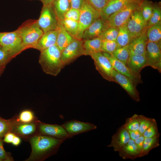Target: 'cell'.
Segmentation results:
<instances>
[{"label":"cell","instance_id":"6da1fadb","mask_svg":"<svg viewBox=\"0 0 161 161\" xmlns=\"http://www.w3.org/2000/svg\"><path fill=\"white\" fill-rule=\"evenodd\" d=\"M64 140L46 135H38L30 139L32 151L27 160L44 159L56 152Z\"/></svg>","mask_w":161,"mask_h":161},{"label":"cell","instance_id":"7a4b0ae2","mask_svg":"<svg viewBox=\"0 0 161 161\" xmlns=\"http://www.w3.org/2000/svg\"><path fill=\"white\" fill-rule=\"evenodd\" d=\"M40 52L39 62L43 71L47 74L57 75L64 66L59 49L55 44Z\"/></svg>","mask_w":161,"mask_h":161},{"label":"cell","instance_id":"3957f363","mask_svg":"<svg viewBox=\"0 0 161 161\" xmlns=\"http://www.w3.org/2000/svg\"><path fill=\"white\" fill-rule=\"evenodd\" d=\"M26 49L35 48L44 32L38 25L37 20H28L16 30Z\"/></svg>","mask_w":161,"mask_h":161},{"label":"cell","instance_id":"277c9868","mask_svg":"<svg viewBox=\"0 0 161 161\" xmlns=\"http://www.w3.org/2000/svg\"><path fill=\"white\" fill-rule=\"evenodd\" d=\"M0 46L12 58L26 49L16 30L11 32H0Z\"/></svg>","mask_w":161,"mask_h":161},{"label":"cell","instance_id":"5b68a950","mask_svg":"<svg viewBox=\"0 0 161 161\" xmlns=\"http://www.w3.org/2000/svg\"><path fill=\"white\" fill-rule=\"evenodd\" d=\"M80 10L78 30L75 38L82 40L84 31L100 16L99 12L85 1Z\"/></svg>","mask_w":161,"mask_h":161},{"label":"cell","instance_id":"8992f818","mask_svg":"<svg viewBox=\"0 0 161 161\" xmlns=\"http://www.w3.org/2000/svg\"><path fill=\"white\" fill-rule=\"evenodd\" d=\"M143 0H135L111 15L106 20L109 27H118L126 23Z\"/></svg>","mask_w":161,"mask_h":161},{"label":"cell","instance_id":"52a82bcc","mask_svg":"<svg viewBox=\"0 0 161 161\" xmlns=\"http://www.w3.org/2000/svg\"><path fill=\"white\" fill-rule=\"evenodd\" d=\"M38 25L44 33L56 30L58 20L53 9L52 5H43L39 19Z\"/></svg>","mask_w":161,"mask_h":161},{"label":"cell","instance_id":"ba28073f","mask_svg":"<svg viewBox=\"0 0 161 161\" xmlns=\"http://www.w3.org/2000/svg\"><path fill=\"white\" fill-rule=\"evenodd\" d=\"M83 55H84L83 40L74 38L62 51L61 60L65 66Z\"/></svg>","mask_w":161,"mask_h":161},{"label":"cell","instance_id":"9c48e42d","mask_svg":"<svg viewBox=\"0 0 161 161\" xmlns=\"http://www.w3.org/2000/svg\"><path fill=\"white\" fill-rule=\"evenodd\" d=\"M89 55L93 60L96 69L102 77L113 82L112 75L114 68L109 59L102 52H93Z\"/></svg>","mask_w":161,"mask_h":161},{"label":"cell","instance_id":"30bf717a","mask_svg":"<svg viewBox=\"0 0 161 161\" xmlns=\"http://www.w3.org/2000/svg\"><path fill=\"white\" fill-rule=\"evenodd\" d=\"M145 55L147 66H150L161 71V42L148 41L146 46Z\"/></svg>","mask_w":161,"mask_h":161},{"label":"cell","instance_id":"8fae6325","mask_svg":"<svg viewBox=\"0 0 161 161\" xmlns=\"http://www.w3.org/2000/svg\"><path fill=\"white\" fill-rule=\"evenodd\" d=\"M112 75L113 82L120 85L133 100L137 102L140 101L139 92L136 88V84L131 79L114 69L113 70Z\"/></svg>","mask_w":161,"mask_h":161},{"label":"cell","instance_id":"7c38bea8","mask_svg":"<svg viewBox=\"0 0 161 161\" xmlns=\"http://www.w3.org/2000/svg\"><path fill=\"white\" fill-rule=\"evenodd\" d=\"M126 24L132 38L139 36L147 28L139 8L132 13Z\"/></svg>","mask_w":161,"mask_h":161},{"label":"cell","instance_id":"4fadbf2b","mask_svg":"<svg viewBox=\"0 0 161 161\" xmlns=\"http://www.w3.org/2000/svg\"><path fill=\"white\" fill-rule=\"evenodd\" d=\"M62 126L67 133L69 138L79 134L96 129L97 127L93 124L76 120L66 121Z\"/></svg>","mask_w":161,"mask_h":161},{"label":"cell","instance_id":"5bb4252c","mask_svg":"<svg viewBox=\"0 0 161 161\" xmlns=\"http://www.w3.org/2000/svg\"><path fill=\"white\" fill-rule=\"evenodd\" d=\"M102 52L109 59L114 69L119 73L129 78L136 85L141 83V78L134 75L126 65L116 59L112 54L103 52Z\"/></svg>","mask_w":161,"mask_h":161},{"label":"cell","instance_id":"9a60e30c","mask_svg":"<svg viewBox=\"0 0 161 161\" xmlns=\"http://www.w3.org/2000/svg\"><path fill=\"white\" fill-rule=\"evenodd\" d=\"M109 27L106 20L100 17L94 21L84 31L82 40H85L99 37Z\"/></svg>","mask_w":161,"mask_h":161},{"label":"cell","instance_id":"2e32d148","mask_svg":"<svg viewBox=\"0 0 161 161\" xmlns=\"http://www.w3.org/2000/svg\"><path fill=\"white\" fill-rule=\"evenodd\" d=\"M39 129L41 134L65 140L69 137L66 130L61 125H50L40 123L38 126Z\"/></svg>","mask_w":161,"mask_h":161},{"label":"cell","instance_id":"e0dca14e","mask_svg":"<svg viewBox=\"0 0 161 161\" xmlns=\"http://www.w3.org/2000/svg\"><path fill=\"white\" fill-rule=\"evenodd\" d=\"M130 139L128 131L121 126L112 136L111 143L107 146L112 147L114 151L118 152L122 149Z\"/></svg>","mask_w":161,"mask_h":161},{"label":"cell","instance_id":"ac0fdd59","mask_svg":"<svg viewBox=\"0 0 161 161\" xmlns=\"http://www.w3.org/2000/svg\"><path fill=\"white\" fill-rule=\"evenodd\" d=\"M135 0H109L100 12V17L106 20L112 14Z\"/></svg>","mask_w":161,"mask_h":161},{"label":"cell","instance_id":"d6986e66","mask_svg":"<svg viewBox=\"0 0 161 161\" xmlns=\"http://www.w3.org/2000/svg\"><path fill=\"white\" fill-rule=\"evenodd\" d=\"M146 29L139 36L132 38L129 44L130 54L144 55L148 39Z\"/></svg>","mask_w":161,"mask_h":161},{"label":"cell","instance_id":"ffe728a7","mask_svg":"<svg viewBox=\"0 0 161 161\" xmlns=\"http://www.w3.org/2000/svg\"><path fill=\"white\" fill-rule=\"evenodd\" d=\"M127 66L134 75L141 78L140 72L144 67L147 66L145 55H135L130 54Z\"/></svg>","mask_w":161,"mask_h":161},{"label":"cell","instance_id":"44dd1931","mask_svg":"<svg viewBox=\"0 0 161 161\" xmlns=\"http://www.w3.org/2000/svg\"><path fill=\"white\" fill-rule=\"evenodd\" d=\"M58 33L57 30L44 33L34 49L41 52L56 44Z\"/></svg>","mask_w":161,"mask_h":161},{"label":"cell","instance_id":"7402d4cb","mask_svg":"<svg viewBox=\"0 0 161 161\" xmlns=\"http://www.w3.org/2000/svg\"><path fill=\"white\" fill-rule=\"evenodd\" d=\"M119 156L123 159L134 160L141 157L140 152L134 140L130 139L122 149L118 152Z\"/></svg>","mask_w":161,"mask_h":161},{"label":"cell","instance_id":"603a6c76","mask_svg":"<svg viewBox=\"0 0 161 161\" xmlns=\"http://www.w3.org/2000/svg\"><path fill=\"white\" fill-rule=\"evenodd\" d=\"M56 30L58 33L56 45L62 52L74 38L66 31L59 20Z\"/></svg>","mask_w":161,"mask_h":161},{"label":"cell","instance_id":"cb8c5ba5","mask_svg":"<svg viewBox=\"0 0 161 161\" xmlns=\"http://www.w3.org/2000/svg\"><path fill=\"white\" fill-rule=\"evenodd\" d=\"M52 5L59 21L64 18L66 13L71 8L70 0H54Z\"/></svg>","mask_w":161,"mask_h":161},{"label":"cell","instance_id":"d4e9b609","mask_svg":"<svg viewBox=\"0 0 161 161\" xmlns=\"http://www.w3.org/2000/svg\"><path fill=\"white\" fill-rule=\"evenodd\" d=\"M102 40L99 37L83 40L84 55H89L93 52H102Z\"/></svg>","mask_w":161,"mask_h":161},{"label":"cell","instance_id":"484cf974","mask_svg":"<svg viewBox=\"0 0 161 161\" xmlns=\"http://www.w3.org/2000/svg\"><path fill=\"white\" fill-rule=\"evenodd\" d=\"M36 129V125L33 123L20 122L16 125H13L12 131L20 135L27 136L33 134Z\"/></svg>","mask_w":161,"mask_h":161},{"label":"cell","instance_id":"4316f807","mask_svg":"<svg viewBox=\"0 0 161 161\" xmlns=\"http://www.w3.org/2000/svg\"><path fill=\"white\" fill-rule=\"evenodd\" d=\"M132 38L127 28L126 23L118 27V32L116 41L118 48L128 45Z\"/></svg>","mask_w":161,"mask_h":161},{"label":"cell","instance_id":"83f0119b","mask_svg":"<svg viewBox=\"0 0 161 161\" xmlns=\"http://www.w3.org/2000/svg\"><path fill=\"white\" fill-rule=\"evenodd\" d=\"M146 35L148 41L161 42V21L147 28Z\"/></svg>","mask_w":161,"mask_h":161},{"label":"cell","instance_id":"f1b7e54d","mask_svg":"<svg viewBox=\"0 0 161 161\" xmlns=\"http://www.w3.org/2000/svg\"><path fill=\"white\" fill-rule=\"evenodd\" d=\"M154 3L149 0H143L139 5V9L145 22L147 23L152 14Z\"/></svg>","mask_w":161,"mask_h":161},{"label":"cell","instance_id":"f546056e","mask_svg":"<svg viewBox=\"0 0 161 161\" xmlns=\"http://www.w3.org/2000/svg\"><path fill=\"white\" fill-rule=\"evenodd\" d=\"M161 21V3H154L152 12L147 23V28Z\"/></svg>","mask_w":161,"mask_h":161},{"label":"cell","instance_id":"4dcf8cb0","mask_svg":"<svg viewBox=\"0 0 161 161\" xmlns=\"http://www.w3.org/2000/svg\"><path fill=\"white\" fill-rule=\"evenodd\" d=\"M59 21L66 31L73 38H76L78 30V22L65 18Z\"/></svg>","mask_w":161,"mask_h":161},{"label":"cell","instance_id":"1f68e13d","mask_svg":"<svg viewBox=\"0 0 161 161\" xmlns=\"http://www.w3.org/2000/svg\"><path fill=\"white\" fill-rule=\"evenodd\" d=\"M130 54L128 44L124 47L117 48L112 54L116 59L127 65Z\"/></svg>","mask_w":161,"mask_h":161},{"label":"cell","instance_id":"d6a6232c","mask_svg":"<svg viewBox=\"0 0 161 161\" xmlns=\"http://www.w3.org/2000/svg\"><path fill=\"white\" fill-rule=\"evenodd\" d=\"M159 138V137H153L144 138L143 143L144 156L148 155L151 150L160 145Z\"/></svg>","mask_w":161,"mask_h":161},{"label":"cell","instance_id":"836d02e7","mask_svg":"<svg viewBox=\"0 0 161 161\" xmlns=\"http://www.w3.org/2000/svg\"><path fill=\"white\" fill-rule=\"evenodd\" d=\"M139 125L138 115L135 114L126 119L125 123L122 126L128 130L134 131L138 130Z\"/></svg>","mask_w":161,"mask_h":161},{"label":"cell","instance_id":"e575fe53","mask_svg":"<svg viewBox=\"0 0 161 161\" xmlns=\"http://www.w3.org/2000/svg\"><path fill=\"white\" fill-rule=\"evenodd\" d=\"M139 122L138 131L143 135L145 131L151 125L154 120V118L146 117L142 115H138Z\"/></svg>","mask_w":161,"mask_h":161},{"label":"cell","instance_id":"d590c367","mask_svg":"<svg viewBox=\"0 0 161 161\" xmlns=\"http://www.w3.org/2000/svg\"><path fill=\"white\" fill-rule=\"evenodd\" d=\"M118 32V27H109L99 37L102 40L116 41Z\"/></svg>","mask_w":161,"mask_h":161},{"label":"cell","instance_id":"8d00e7d4","mask_svg":"<svg viewBox=\"0 0 161 161\" xmlns=\"http://www.w3.org/2000/svg\"><path fill=\"white\" fill-rule=\"evenodd\" d=\"M13 122L6 120L0 117V137L2 138L8 132L12 131Z\"/></svg>","mask_w":161,"mask_h":161},{"label":"cell","instance_id":"74e56055","mask_svg":"<svg viewBox=\"0 0 161 161\" xmlns=\"http://www.w3.org/2000/svg\"><path fill=\"white\" fill-rule=\"evenodd\" d=\"M118 48L116 41L107 40H102L101 49L102 52L112 54Z\"/></svg>","mask_w":161,"mask_h":161},{"label":"cell","instance_id":"f35d334b","mask_svg":"<svg viewBox=\"0 0 161 161\" xmlns=\"http://www.w3.org/2000/svg\"><path fill=\"white\" fill-rule=\"evenodd\" d=\"M143 135L144 138L160 137V134L159 132L157 124L155 120L151 125L145 131Z\"/></svg>","mask_w":161,"mask_h":161},{"label":"cell","instance_id":"ab89813d","mask_svg":"<svg viewBox=\"0 0 161 161\" xmlns=\"http://www.w3.org/2000/svg\"><path fill=\"white\" fill-rule=\"evenodd\" d=\"M34 119L33 113L29 110L22 111L20 114L18 121L22 123H31Z\"/></svg>","mask_w":161,"mask_h":161},{"label":"cell","instance_id":"60d3db41","mask_svg":"<svg viewBox=\"0 0 161 161\" xmlns=\"http://www.w3.org/2000/svg\"><path fill=\"white\" fill-rule=\"evenodd\" d=\"M80 15V10L71 7L66 13L64 16V18L78 22Z\"/></svg>","mask_w":161,"mask_h":161},{"label":"cell","instance_id":"b9f144b4","mask_svg":"<svg viewBox=\"0 0 161 161\" xmlns=\"http://www.w3.org/2000/svg\"><path fill=\"white\" fill-rule=\"evenodd\" d=\"M84 0L100 12L109 0Z\"/></svg>","mask_w":161,"mask_h":161},{"label":"cell","instance_id":"7bdbcfd3","mask_svg":"<svg viewBox=\"0 0 161 161\" xmlns=\"http://www.w3.org/2000/svg\"><path fill=\"white\" fill-rule=\"evenodd\" d=\"M12 59L10 55L0 46V66H6Z\"/></svg>","mask_w":161,"mask_h":161},{"label":"cell","instance_id":"ee69618b","mask_svg":"<svg viewBox=\"0 0 161 161\" xmlns=\"http://www.w3.org/2000/svg\"><path fill=\"white\" fill-rule=\"evenodd\" d=\"M0 137V160L1 161H11V158L5 151L3 145V140Z\"/></svg>","mask_w":161,"mask_h":161},{"label":"cell","instance_id":"f6af8a7d","mask_svg":"<svg viewBox=\"0 0 161 161\" xmlns=\"http://www.w3.org/2000/svg\"><path fill=\"white\" fill-rule=\"evenodd\" d=\"M144 138L142 135L134 140L135 143L140 152L141 157L144 156L143 148V143Z\"/></svg>","mask_w":161,"mask_h":161},{"label":"cell","instance_id":"bcb514c9","mask_svg":"<svg viewBox=\"0 0 161 161\" xmlns=\"http://www.w3.org/2000/svg\"><path fill=\"white\" fill-rule=\"evenodd\" d=\"M71 7L80 10L84 2V0H70Z\"/></svg>","mask_w":161,"mask_h":161},{"label":"cell","instance_id":"7dc6e473","mask_svg":"<svg viewBox=\"0 0 161 161\" xmlns=\"http://www.w3.org/2000/svg\"><path fill=\"white\" fill-rule=\"evenodd\" d=\"M15 136L14 134L10 132H8L4 137V138L3 141L7 143H11L14 137Z\"/></svg>","mask_w":161,"mask_h":161},{"label":"cell","instance_id":"c3c4849f","mask_svg":"<svg viewBox=\"0 0 161 161\" xmlns=\"http://www.w3.org/2000/svg\"><path fill=\"white\" fill-rule=\"evenodd\" d=\"M128 131L129 133L130 139L134 140L140 136L142 135L140 133L138 130L134 131L131 130Z\"/></svg>","mask_w":161,"mask_h":161},{"label":"cell","instance_id":"681fc988","mask_svg":"<svg viewBox=\"0 0 161 161\" xmlns=\"http://www.w3.org/2000/svg\"><path fill=\"white\" fill-rule=\"evenodd\" d=\"M21 140L20 138L15 136L13 140L12 143L15 146H18L21 143Z\"/></svg>","mask_w":161,"mask_h":161},{"label":"cell","instance_id":"f907efd6","mask_svg":"<svg viewBox=\"0 0 161 161\" xmlns=\"http://www.w3.org/2000/svg\"><path fill=\"white\" fill-rule=\"evenodd\" d=\"M43 3V5L47 6L51 5L54 0H39Z\"/></svg>","mask_w":161,"mask_h":161},{"label":"cell","instance_id":"816d5d0a","mask_svg":"<svg viewBox=\"0 0 161 161\" xmlns=\"http://www.w3.org/2000/svg\"><path fill=\"white\" fill-rule=\"evenodd\" d=\"M5 67V66H0V77L3 73Z\"/></svg>","mask_w":161,"mask_h":161},{"label":"cell","instance_id":"f5cc1de1","mask_svg":"<svg viewBox=\"0 0 161 161\" xmlns=\"http://www.w3.org/2000/svg\"><path fill=\"white\" fill-rule=\"evenodd\" d=\"M0 161H1V160H0Z\"/></svg>","mask_w":161,"mask_h":161}]
</instances>
